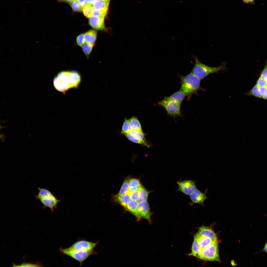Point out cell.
Returning <instances> with one entry per match:
<instances>
[{
	"mask_svg": "<svg viewBox=\"0 0 267 267\" xmlns=\"http://www.w3.org/2000/svg\"><path fill=\"white\" fill-rule=\"evenodd\" d=\"M131 130L129 125V119L125 118L122 125L121 133L123 134H129Z\"/></svg>",
	"mask_w": 267,
	"mask_h": 267,
	"instance_id": "30",
	"label": "cell"
},
{
	"mask_svg": "<svg viewBox=\"0 0 267 267\" xmlns=\"http://www.w3.org/2000/svg\"><path fill=\"white\" fill-rule=\"evenodd\" d=\"M87 3L93 5L98 0H86Z\"/></svg>",
	"mask_w": 267,
	"mask_h": 267,
	"instance_id": "42",
	"label": "cell"
},
{
	"mask_svg": "<svg viewBox=\"0 0 267 267\" xmlns=\"http://www.w3.org/2000/svg\"><path fill=\"white\" fill-rule=\"evenodd\" d=\"M75 0H67V2L69 3Z\"/></svg>",
	"mask_w": 267,
	"mask_h": 267,
	"instance_id": "44",
	"label": "cell"
},
{
	"mask_svg": "<svg viewBox=\"0 0 267 267\" xmlns=\"http://www.w3.org/2000/svg\"><path fill=\"white\" fill-rule=\"evenodd\" d=\"M185 96V94L180 90L169 96L165 97L163 99L166 101H174L181 104Z\"/></svg>",
	"mask_w": 267,
	"mask_h": 267,
	"instance_id": "17",
	"label": "cell"
},
{
	"mask_svg": "<svg viewBox=\"0 0 267 267\" xmlns=\"http://www.w3.org/2000/svg\"><path fill=\"white\" fill-rule=\"evenodd\" d=\"M41 266H42L39 263L32 264L24 263L19 266V267H39Z\"/></svg>",
	"mask_w": 267,
	"mask_h": 267,
	"instance_id": "38",
	"label": "cell"
},
{
	"mask_svg": "<svg viewBox=\"0 0 267 267\" xmlns=\"http://www.w3.org/2000/svg\"><path fill=\"white\" fill-rule=\"evenodd\" d=\"M124 135L130 141L134 143L140 144L143 146H145L144 143L143 142L134 138L129 134H127Z\"/></svg>",
	"mask_w": 267,
	"mask_h": 267,
	"instance_id": "35",
	"label": "cell"
},
{
	"mask_svg": "<svg viewBox=\"0 0 267 267\" xmlns=\"http://www.w3.org/2000/svg\"><path fill=\"white\" fill-rule=\"evenodd\" d=\"M158 104L166 110L168 115L174 117L181 116V104L174 101H166L164 99L158 102Z\"/></svg>",
	"mask_w": 267,
	"mask_h": 267,
	"instance_id": "6",
	"label": "cell"
},
{
	"mask_svg": "<svg viewBox=\"0 0 267 267\" xmlns=\"http://www.w3.org/2000/svg\"><path fill=\"white\" fill-rule=\"evenodd\" d=\"M93 10V5L87 3L83 8V11L85 17L90 18L92 16Z\"/></svg>",
	"mask_w": 267,
	"mask_h": 267,
	"instance_id": "28",
	"label": "cell"
},
{
	"mask_svg": "<svg viewBox=\"0 0 267 267\" xmlns=\"http://www.w3.org/2000/svg\"><path fill=\"white\" fill-rule=\"evenodd\" d=\"M180 79L181 88L182 91L189 99L192 95L196 94L200 90H205L200 86V79L192 73L183 76H179Z\"/></svg>",
	"mask_w": 267,
	"mask_h": 267,
	"instance_id": "2",
	"label": "cell"
},
{
	"mask_svg": "<svg viewBox=\"0 0 267 267\" xmlns=\"http://www.w3.org/2000/svg\"><path fill=\"white\" fill-rule=\"evenodd\" d=\"M195 57V63L191 72L200 80L204 78L209 74L217 73L226 68L224 63L217 67H211L201 63L196 57Z\"/></svg>",
	"mask_w": 267,
	"mask_h": 267,
	"instance_id": "3",
	"label": "cell"
},
{
	"mask_svg": "<svg viewBox=\"0 0 267 267\" xmlns=\"http://www.w3.org/2000/svg\"><path fill=\"white\" fill-rule=\"evenodd\" d=\"M39 191L37 195H35L36 198L39 200L46 198H52L55 197L50 191L48 190L41 188H38Z\"/></svg>",
	"mask_w": 267,
	"mask_h": 267,
	"instance_id": "21",
	"label": "cell"
},
{
	"mask_svg": "<svg viewBox=\"0 0 267 267\" xmlns=\"http://www.w3.org/2000/svg\"><path fill=\"white\" fill-rule=\"evenodd\" d=\"M199 235L209 238L215 242L218 243L217 235L211 227L202 226L200 227L196 233Z\"/></svg>",
	"mask_w": 267,
	"mask_h": 267,
	"instance_id": "10",
	"label": "cell"
},
{
	"mask_svg": "<svg viewBox=\"0 0 267 267\" xmlns=\"http://www.w3.org/2000/svg\"><path fill=\"white\" fill-rule=\"evenodd\" d=\"M142 185L138 179L131 178L129 183V191L133 192L139 190Z\"/></svg>",
	"mask_w": 267,
	"mask_h": 267,
	"instance_id": "24",
	"label": "cell"
},
{
	"mask_svg": "<svg viewBox=\"0 0 267 267\" xmlns=\"http://www.w3.org/2000/svg\"><path fill=\"white\" fill-rule=\"evenodd\" d=\"M138 212L140 220L145 219L148 221L149 223H151V216L153 213L150 210L147 201L139 202Z\"/></svg>",
	"mask_w": 267,
	"mask_h": 267,
	"instance_id": "9",
	"label": "cell"
},
{
	"mask_svg": "<svg viewBox=\"0 0 267 267\" xmlns=\"http://www.w3.org/2000/svg\"><path fill=\"white\" fill-rule=\"evenodd\" d=\"M140 199L138 202L147 201L149 194L151 191L148 190L142 185L139 189Z\"/></svg>",
	"mask_w": 267,
	"mask_h": 267,
	"instance_id": "25",
	"label": "cell"
},
{
	"mask_svg": "<svg viewBox=\"0 0 267 267\" xmlns=\"http://www.w3.org/2000/svg\"><path fill=\"white\" fill-rule=\"evenodd\" d=\"M260 252H265L267 253V242L265 243L263 249L258 253Z\"/></svg>",
	"mask_w": 267,
	"mask_h": 267,
	"instance_id": "41",
	"label": "cell"
},
{
	"mask_svg": "<svg viewBox=\"0 0 267 267\" xmlns=\"http://www.w3.org/2000/svg\"><path fill=\"white\" fill-rule=\"evenodd\" d=\"M59 1L67 2V0H58Z\"/></svg>",
	"mask_w": 267,
	"mask_h": 267,
	"instance_id": "45",
	"label": "cell"
},
{
	"mask_svg": "<svg viewBox=\"0 0 267 267\" xmlns=\"http://www.w3.org/2000/svg\"><path fill=\"white\" fill-rule=\"evenodd\" d=\"M245 94L247 95H252L258 98L263 99L259 87L256 84L254 86L251 90Z\"/></svg>",
	"mask_w": 267,
	"mask_h": 267,
	"instance_id": "27",
	"label": "cell"
},
{
	"mask_svg": "<svg viewBox=\"0 0 267 267\" xmlns=\"http://www.w3.org/2000/svg\"><path fill=\"white\" fill-rule=\"evenodd\" d=\"M201 259L205 261L220 262L218 243L215 242L202 250Z\"/></svg>",
	"mask_w": 267,
	"mask_h": 267,
	"instance_id": "5",
	"label": "cell"
},
{
	"mask_svg": "<svg viewBox=\"0 0 267 267\" xmlns=\"http://www.w3.org/2000/svg\"><path fill=\"white\" fill-rule=\"evenodd\" d=\"M178 189L177 191L181 192L185 195L190 196L197 189L195 181L191 180L185 179L177 182Z\"/></svg>",
	"mask_w": 267,
	"mask_h": 267,
	"instance_id": "8",
	"label": "cell"
},
{
	"mask_svg": "<svg viewBox=\"0 0 267 267\" xmlns=\"http://www.w3.org/2000/svg\"><path fill=\"white\" fill-rule=\"evenodd\" d=\"M69 4L74 11L81 12L83 11V8L76 0L73 1Z\"/></svg>",
	"mask_w": 267,
	"mask_h": 267,
	"instance_id": "32",
	"label": "cell"
},
{
	"mask_svg": "<svg viewBox=\"0 0 267 267\" xmlns=\"http://www.w3.org/2000/svg\"><path fill=\"white\" fill-rule=\"evenodd\" d=\"M43 205V208H50L52 212H53L57 208L58 203L60 200H58L55 197L52 198H47L39 200Z\"/></svg>",
	"mask_w": 267,
	"mask_h": 267,
	"instance_id": "13",
	"label": "cell"
},
{
	"mask_svg": "<svg viewBox=\"0 0 267 267\" xmlns=\"http://www.w3.org/2000/svg\"><path fill=\"white\" fill-rule=\"evenodd\" d=\"M60 250L63 255L69 256L78 261L80 265L90 255L97 254L94 250L90 251L72 250L68 249L67 248H63L61 247L60 249Z\"/></svg>",
	"mask_w": 267,
	"mask_h": 267,
	"instance_id": "4",
	"label": "cell"
},
{
	"mask_svg": "<svg viewBox=\"0 0 267 267\" xmlns=\"http://www.w3.org/2000/svg\"><path fill=\"white\" fill-rule=\"evenodd\" d=\"M94 45V44L85 43L82 46L83 51L87 58L90 54Z\"/></svg>",
	"mask_w": 267,
	"mask_h": 267,
	"instance_id": "29",
	"label": "cell"
},
{
	"mask_svg": "<svg viewBox=\"0 0 267 267\" xmlns=\"http://www.w3.org/2000/svg\"><path fill=\"white\" fill-rule=\"evenodd\" d=\"M260 76L267 82V64L266 65L261 72Z\"/></svg>",
	"mask_w": 267,
	"mask_h": 267,
	"instance_id": "39",
	"label": "cell"
},
{
	"mask_svg": "<svg viewBox=\"0 0 267 267\" xmlns=\"http://www.w3.org/2000/svg\"><path fill=\"white\" fill-rule=\"evenodd\" d=\"M259 87L263 99L267 100V86Z\"/></svg>",
	"mask_w": 267,
	"mask_h": 267,
	"instance_id": "37",
	"label": "cell"
},
{
	"mask_svg": "<svg viewBox=\"0 0 267 267\" xmlns=\"http://www.w3.org/2000/svg\"><path fill=\"white\" fill-rule=\"evenodd\" d=\"M129 122L131 130L143 132L141 124L136 117L132 116L129 119Z\"/></svg>",
	"mask_w": 267,
	"mask_h": 267,
	"instance_id": "20",
	"label": "cell"
},
{
	"mask_svg": "<svg viewBox=\"0 0 267 267\" xmlns=\"http://www.w3.org/2000/svg\"><path fill=\"white\" fill-rule=\"evenodd\" d=\"M76 43L78 45L81 46L85 44L84 33L81 34L77 37Z\"/></svg>",
	"mask_w": 267,
	"mask_h": 267,
	"instance_id": "34",
	"label": "cell"
},
{
	"mask_svg": "<svg viewBox=\"0 0 267 267\" xmlns=\"http://www.w3.org/2000/svg\"><path fill=\"white\" fill-rule=\"evenodd\" d=\"M129 134L134 138L143 142L145 146L148 147H150V144L146 141L145 138V134L143 132L131 130Z\"/></svg>",
	"mask_w": 267,
	"mask_h": 267,
	"instance_id": "19",
	"label": "cell"
},
{
	"mask_svg": "<svg viewBox=\"0 0 267 267\" xmlns=\"http://www.w3.org/2000/svg\"><path fill=\"white\" fill-rule=\"evenodd\" d=\"M109 2L110 0H98L93 4L94 10H107Z\"/></svg>",
	"mask_w": 267,
	"mask_h": 267,
	"instance_id": "22",
	"label": "cell"
},
{
	"mask_svg": "<svg viewBox=\"0 0 267 267\" xmlns=\"http://www.w3.org/2000/svg\"><path fill=\"white\" fill-rule=\"evenodd\" d=\"M255 0H247V3H253Z\"/></svg>",
	"mask_w": 267,
	"mask_h": 267,
	"instance_id": "43",
	"label": "cell"
},
{
	"mask_svg": "<svg viewBox=\"0 0 267 267\" xmlns=\"http://www.w3.org/2000/svg\"><path fill=\"white\" fill-rule=\"evenodd\" d=\"M83 8L87 4L86 0H76Z\"/></svg>",
	"mask_w": 267,
	"mask_h": 267,
	"instance_id": "40",
	"label": "cell"
},
{
	"mask_svg": "<svg viewBox=\"0 0 267 267\" xmlns=\"http://www.w3.org/2000/svg\"><path fill=\"white\" fill-rule=\"evenodd\" d=\"M97 33L96 30L91 29L84 33L85 43L94 44L96 39Z\"/></svg>",
	"mask_w": 267,
	"mask_h": 267,
	"instance_id": "18",
	"label": "cell"
},
{
	"mask_svg": "<svg viewBox=\"0 0 267 267\" xmlns=\"http://www.w3.org/2000/svg\"><path fill=\"white\" fill-rule=\"evenodd\" d=\"M127 193L129 195L131 200L138 201L140 199L139 190L133 192H130L129 191Z\"/></svg>",
	"mask_w": 267,
	"mask_h": 267,
	"instance_id": "31",
	"label": "cell"
},
{
	"mask_svg": "<svg viewBox=\"0 0 267 267\" xmlns=\"http://www.w3.org/2000/svg\"><path fill=\"white\" fill-rule=\"evenodd\" d=\"M107 10H94L92 16L104 18L107 14Z\"/></svg>",
	"mask_w": 267,
	"mask_h": 267,
	"instance_id": "33",
	"label": "cell"
},
{
	"mask_svg": "<svg viewBox=\"0 0 267 267\" xmlns=\"http://www.w3.org/2000/svg\"><path fill=\"white\" fill-rule=\"evenodd\" d=\"M89 23L90 26L96 30H107L104 22V18L92 16L89 19Z\"/></svg>",
	"mask_w": 267,
	"mask_h": 267,
	"instance_id": "11",
	"label": "cell"
},
{
	"mask_svg": "<svg viewBox=\"0 0 267 267\" xmlns=\"http://www.w3.org/2000/svg\"><path fill=\"white\" fill-rule=\"evenodd\" d=\"M112 199L113 201L120 204L125 209L131 200L127 193L122 195L117 194L113 196Z\"/></svg>",
	"mask_w": 267,
	"mask_h": 267,
	"instance_id": "16",
	"label": "cell"
},
{
	"mask_svg": "<svg viewBox=\"0 0 267 267\" xmlns=\"http://www.w3.org/2000/svg\"><path fill=\"white\" fill-rule=\"evenodd\" d=\"M259 87L267 86V82L260 76L257 81L256 84Z\"/></svg>",
	"mask_w": 267,
	"mask_h": 267,
	"instance_id": "36",
	"label": "cell"
},
{
	"mask_svg": "<svg viewBox=\"0 0 267 267\" xmlns=\"http://www.w3.org/2000/svg\"><path fill=\"white\" fill-rule=\"evenodd\" d=\"M130 178V176H129L125 179L118 194L122 195L127 193L129 190V183Z\"/></svg>",
	"mask_w": 267,
	"mask_h": 267,
	"instance_id": "26",
	"label": "cell"
},
{
	"mask_svg": "<svg viewBox=\"0 0 267 267\" xmlns=\"http://www.w3.org/2000/svg\"><path fill=\"white\" fill-rule=\"evenodd\" d=\"M191 249V252L189 255L201 259L202 249L199 244L198 238L196 234L194 236Z\"/></svg>",
	"mask_w": 267,
	"mask_h": 267,
	"instance_id": "14",
	"label": "cell"
},
{
	"mask_svg": "<svg viewBox=\"0 0 267 267\" xmlns=\"http://www.w3.org/2000/svg\"><path fill=\"white\" fill-rule=\"evenodd\" d=\"M196 234L198 237L199 244L202 250L215 242L209 238L199 235L197 234Z\"/></svg>",
	"mask_w": 267,
	"mask_h": 267,
	"instance_id": "23",
	"label": "cell"
},
{
	"mask_svg": "<svg viewBox=\"0 0 267 267\" xmlns=\"http://www.w3.org/2000/svg\"><path fill=\"white\" fill-rule=\"evenodd\" d=\"M139 202L138 201L131 200L126 206L125 209L128 211L135 217L137 221L140 220L138 212Z\"/></svg>",
	"mask_w": 267,
	"mask_h": 267,
	"instance_id": "15",
	"label": "cell"
},
{
	"mask_svg": "<svg viewBox=\"0 0 267 267\" xmlns=\"http://www.w3.org/2000/svg\"><path fill=\"white\" fill-rule=\"evenodd\" d=\"M99 242H93L82 240L76 242L67 248L72 250L90 251L93 250Z\"/></svg>",
	"mask_w": 267,
	"mask_h": 267,
	"instance_id": "7",
	"label": "cell"
},
{
	"mask_svg": "<svg viewBox=\"0 0 267 267\" xmlns=\"http://www.w3.org/2000/svg\"><path fill=\"white\" fill-rule=\"evenodd\" d=\"M245 3H247V0H242Z\"/></svg>",
	"mask_w": 267,
	"mask_h": 267,
	"instance_id": "46",
	"label": "cell"
},
{
	"mask_svg": "<svg viewBox=\"0 0 267 267\" xmlns=\"http://www.w3.org/2000/svg\"><path fill=\"white\" fill-rule=\"evenodd\" d=\"M103 0V1H108V0Z\"/></svg>",
	"mask_w": 267,
	"mask_h": 267,
	"instance_id": "47",
	"label": "cell"
},
{
	"mask_svg": "<svg viewBox=\"0 0 267 267\" xmlns=\"http://www.w3.org/2000/svg\"><path fill=\"white\" fill-rule=\"evenodd\" d=\"M81 79L80 75L76 71H62L54 78L53 85L58 91L64 93L70 89L77 88Z\"/></svg>",
	"mask_w": 267,
	"mask_h": 267,
	"instance_id": "1",
	"label": "cell"
},
{
	"mask_svg": "<svg viewBox=\"0 0 267 267\" xmlns=\"http://www.w3.org/2000/svg\"><path fill=\"white\" fill-rule=\"evenodd\" d=\"M192 202L198 203L202 206L204 205L205 200L207 198L205 194L197 189L190 195Z\"/></svg>",
	"mask_w": 267,
	"mask_h": 267,
	"instance_id": "12",
	"label": "cell"
}]
</instances>
